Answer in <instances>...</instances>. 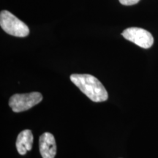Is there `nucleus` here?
<instances>
[{"label":"nucleus","instance_id":"nucleus-2","mask_svg":"<svg viewBox=\"0 0 158 158\" xmlns=\"http://www.w3.org/2000/svg\"><path fill=\"white\" fill-rule=\"evenodd\" d=\"M0 26L6 33L15 37H25L29 34L27 25L7 10L0 13Z\"/></svg>","mask_w":158,"mask_h":158},{"label":"nucleus","instance_id":"nucleus-6","mask_svg":"<svg viewBox=\"0 0 158 158\" xmlns=\"http://www.w3.org/2000/svg\"><path fill=\"white\" fill-rule=\"evenodd\" d=\"M33 134L30 130H23L18 135L15 147L21 155H25L28 151H31L33 144Z\"/></svg>","mask_w":158,"mask_h":158},{"label":"nucleus","instance_id":"nucleus-7","mask_svg":"<svg viewBox=\"0 0 158 158\" xmlns=\"http://www.w3.org/2000/svg\"><path fill=\"white\" fill-rule=\"evenodd\" d=\"M119 2L123 5H133L137 4L138 2H139L140 0H118Z\"/></svg>","mask_w":158,"mask_h":158},{"label":"nucleus","instance_id":"nucleus-1","mask_svg":"<svg viewBox=\"0 0 158 158\" xmlns=\"http://www.w3.org/2000/svg\"><path fill=\"white\" fill-rule=\"evenodd\" d=\"M70 78L81 92L92 101L100 102L108 100L107 90L96 77L90 74H72Z\"/></svg>","mask_w":158,"mask_h":158},{"label":"nucleus","instance_id":"nucleus-3","mask_svg":"<svg viewBox=\"0 0 158 158\" xmlns=\"http://www.w3.org/2000/svg\"><path fill=\"white\" fill-rule=\"evenodd\" d=\"M43 97L40 92H33L26 94H15L10 98L8 104L15 113L25 111L39 104Z\"/></svg>","mask_w":158,"mask_h":158},{"label":"nucleus","instance_id":"nucleus-4","mask_svg":"<svg viewBox=\"0 0 158 158\" xmlns=\"http://www.w3.org/2000/svg\"><path fill=\"white\" fill-rule=\"evenodd\" d=\"M122 35L127 40L145 49L151 48L154 43L152 35L146 29L138 27H130L124 29Z\"/></svg>","mask_w":158,"mask_h":158},{"label":"nucleus","instance_id":"nucleus-5","mask_svg":"<svg viewBox=\"0 0 158 158\" xmlns=\"http://www.w3.org/2000/svg\"><path fill=\"white\" fill-rule=\"evenodd\" d=\"M39 150L43 158H54L56 155V143L52 133L45 132L40 136Z\"/></svg>","mask_w":158,"mask_h":158}]
</instances>
